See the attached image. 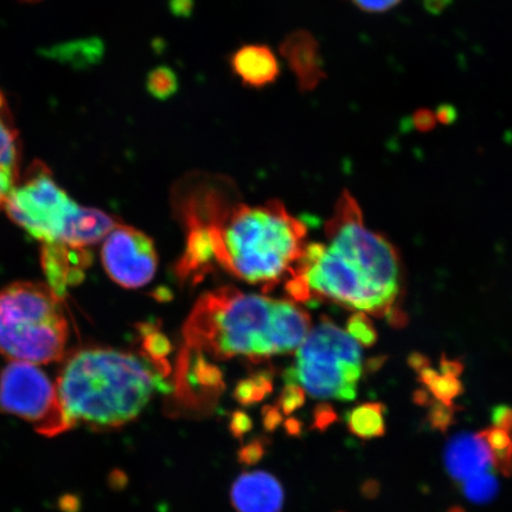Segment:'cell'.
Returning a JSON list of instances; mask_svg holds the SVG:
<instances>
[{
    "label": "cell",
    "instance_id": "cell-1",
    "mask_svg": "<svg viewBox=\"0 0 512 512\" xmlns=\"http://www.w3.org/2000/svg\"><path fill=\"white\" fill-rule=\"evenodd\" d=\"M187 248L178 270L198 278L216 262L245 283L268 290L290 277L305 251V224L283 203H228L219 189L192 191L182 201Z\"/></svg>",
    "mask_w": 512,
    "mask_h": 512
},
{
    "label": "cell",
    "instance_id": "cell-2",
    "mask_svg": "<svg viewBox=\"0 0 512 512\" xmlns=\"http://www.w3.org/2000/svg\"><path fill=\"white\" fill-rule=\"evenodd\" d=\"M322 242L307 243L288 277L294 302L325 299L356 313L389 318L401 296L398 252L364 223L355 198L344 191L325 226Z\"/></svg>",
    "mask_w": 512,
    "mask_h": 512
},
{
    "label": "cell",
    "instance_id": "cell-3",
    "mask_svg": "<svg viewBox=\"0 0 512 512\" xmlns=\"http://www.w3.org/2000/svg\"><path fill=\"white\" fill-rule=\"evenodd\" d=\"M311 328L310 316L296 303L222 287L198 300L183 336L188 350L260 361L297 350Z\"/></svg>",
    "mask_w": 512,
    "mask_h": 512
},
{
    "label": "cell",
    "instance_id": "cell-4",
    "mask_svg": "<svg viewBox=\"0 0 512 512\" xmlns=\"http://www.w3.org/2000/svg\"><path fill=\"white\" fill-rule=\"evenodd\" d=\"M169 370L133 352L83 349L64 363L56 387L74 426L112 430L138 418L156 390L169 392Z\"/></svg>",
    "mask_w": 512,
    "mask_h": 512
},
{
    "label": "cell",
    "instance_id": "cell-5",
    "mask_svg": "<svg viewBox=\"0 0 512 512\" xmlns=\"http://www.w3.org/2000/svg\"><path fill=\"white\" fill-rule=\"evenodd\" d=\"M68 335L61 299L48 285L21 281L0 291V355L37 366L60 361Z\"/></svg>",
    "mask_w": 512,
    "mask_h": 512
},
{
    "label": "cell",
    "instance_id": "cell-6",
    "mask_svg": "<svg viewBox=\"0 0 512 512\" xmlns=\"http://www.w3.org/2000/svg\"><path fill=\"white\" fill-rule=\"evenodd\" d=\"M3 208L12 221L43 245L66 243L86 248L101 232L98 209L79 206L40 165L16 184Z\"/></svg>",
    "mask_w": 512,
    "mask_h": 512
},
{
    "label": "cell",
    "instance_id": "cell-7",
    "mask_svg": "<svg viewBox=\"0 0 512 512\" xmlns=\"http://www.w3.org/2000/svg\"><path fill=\"white\" fill-rule=\"evenodd\" d=\"M364 345L328 318L313 326L286 371V383L298 384L316 399L352 401L363 374Z\"/></svg>",
    "mask_w": 512,
    "mask_h": 512
},
{
    "label": "cell",
    "instance_id": "cell-8",
    "mask_svg": "<svg viewBox=\"0 0 512 512\" xmlns=\"http://www.w3.org/2000/svg\"><path fill=\"white\" fill-rule=\"evenodd\" d=\"M0 411L15 415L46 437L74 427L56 384L37 364L12 361L0 374Z\"/></svg>",
    "mask_w": 512,
    "mask_h": 512
},
{
    "label": "cell",
    "instance_id": "cell-9",
    "mask_svg": "<svg viewBox=\"0 0 512 512\" xmlns=\"http://www.w3.org/2000/svg\"><path fill=\"white\" fill-rule=\"evenodd\" d=\"M102 264L114 283L139 288L155 278L158 254L155 243L137 228L115 227L104 240Z\"/></svg>",
    "mask_w": 512,
    "mask_h": 512
},
{
    "label": "cell",
    "instance_id": "cell-10",
    "mask_svg": "<svg viewBox=\"0 0 512 512\" xmlns=\"http://www.w3.org/2000/svg\"><path fill=\"white\" fill-rule=\"evenodd\" d=\"M279 53L296 76L300 93L316 91L328 78L320 44L311 31L297 29L288 32L280 43Z\"/></svg>",
    "mask_w": 512,
    "mask_h": 512
},
{
    "label": "cell",
    "instance_id": "cell-11",
    "mask_svg": "<svg viewBox=\"0 0 512 512\" xmlns=\"http://www.w3.org/2000/svg\"><path fill=\"white\" fill-rule=\"evenodd\" d=\"M41 260L48 287L62 299L70 287L85 279L92 256L88 248L69 246L66 243H49L43 245Z\"/></svg>",
    "mask_w": 512,
    "mask_h": 512
},
{
    "label": "cell",
    "instance_id": "cell-12",
    "mask_svg": "<svg viewBox=\"0 0 512 512\" xmlns=\"http://www.w3.org/2000/svg\"><path fill=\"white\" fill-rule=\"evenodd\" d=\"M230 72L247 88L265 89L281 75V64L275 51L265 43H246L227 57Z\"/></svg>",
    "mask_w": 512,
    "mask_h": 512
},
{
    "label": "cell",
    "instance_id": "cell-13",
    "mask_svg": "<svg viewBox=\"0 0 512 512\" xmlns=\"http://www.w3.org/2000/svg\"><path fill=\"white\" fill-rule=\"evenodd\" d=\"M230 501L238 512H281L285 492L271 473L247 472L235 480Z\"/></svg>",
    "mask_w": 512,
    "mask_h": 512
},
{
    "label": "cell",
    "instance_id": "cell-14",
    "mask_svg": "<svg viewBox=\"0 0 512 512\" xmlns=\"http://www.w3.org/2000/svg\"><path fill=\"white\" fill-rule=\"evenodd\" d=\"M18 133L8 101L0 92V207L8 200L18 181L19 170Z\"/></svg>",
    "mask_w": 512,
    "mask_h": 512
},
{
    "label": "cell",
    "instance_id": "cell-15",
    "mask_svg": "<svg viewBox=\"0 0 512 512\" xmlns=\"http://www.w3.org/2000/svg\"><path fill=\"white\" fill-rule=\"evenodd\" d=\"M386 413L387 406L381 402L362 403L348 412V430L364 440L381 438L387 432Z\"/></svg>",
    "mask_w": 512,
    "mask_h": 512
},
{
    "label": "cell",
    "instance_id": "cell-16",
    "mask_svg": "<svg viewBox=\"0 0 512 512\" xmlns=\"http://www.w3.org/2000/svg\"><path fill=\"white\" fill-rule=\"evenodd\" d=\"M476 440V438H475ZM475 440L463 439L454 444L448 454V464H450L453 473L457 477L475 475L476 472L483 469L488 463L490 454L488 448L479 447Z\"/></svg>",
    "mask_w": 512,
    "mask_h": 512
},
{
    "label": "cell",
    "instance_id": "cell-17",
    "mask_svg": "<svg viewBox=\"0 0 512 512\" xmlns=\"http://www.w3.org/2000/svg\"><path fill=\"white\" fill-rule=\"evenodd\" d=\"M476 437L488 447L491 463L504 477H512V435L495 426L484 428Z\"/></svg>",
    "mask_w": 512,
    "mask_h": 512
},
{
    "label": "cell",
    "instance_id": "cell-18",
    "mask_svg": "<svg viewBox=\"0 0 512 512\" xmlns=\"http://www.w3.org/2000/svg\"><path fill=\"white\" fill-rule=\"evenodd\" d=\"M272 380L267 374L255 375L252 379L243 380L234 392V398L242 406H253L272 392Z\"/></svg>",
    "mask_w": 512,
    "mask_h": 512
},
{
    "label": "cell",
    "instance_id": "cell-19",
    "mask_svg": "<svg viewBox=\"0 0 512 512\" xmlns=\"http://www.w3.org/2000/svg\"><path fill=\"white\" fill-rule=\"evenodd\" d=\"M146 88L153 98L168 100L178 92V76L170 67H157L147 76Z\"/></svg>",
    "mask_w": 512,
    "mask_h": 512
},
{
    "label": "cell",
    "instance_id": "cell-20",
    "mask_svg": "<svg viewBox=\"0 0 512 512\" xmlns=\"http://www.w3.org/2000/svg\"><path fill=\"white\" fill-rule=\"evenodd\" d=\"M459 407L448 406L445 403L435 400L431 407H428L426 420L432 431L447 433L456 424V414Z\"/></svg>",
    "mask_w": 512,
    "mask_h": 512
},
{
    "label": "cell",
    "instance_id": "cell-21",
    "mask_svg": "<svg viewBox=\"0 0 512 512\" xmlns=\"http://www.w3.org/2000/svg\"><path fill=\"white\" fill-rule=\"evenodd\" d=\"M427 387L435 400L443 402L448 406H454V399L464 394L463 383L460 382L457 377L453 376H438L437 379Z\"/></svg>",
    "mask_w": 512,
    "mask_h": 512
},
{
    "label": "cell",
    "instance_id": "cell-22",
    "mask_svg": "<svg viewBox=\"0 0 512 512\" xmlns=\"http://www.w3.org/2000/svg\"><path fill=\"white\" fill-rule=\"evenodd\" d=\"M305 403V390L294 383H286V387L281 393L278 408L280 412L286 415H290L299 408H302Z\"/></svg>",
    "mask_w": 512,
    "mask_h": 512
},
{
    "label": "cell",
    "instance_id": "cell-23",
    "mask_svg": "<svg viewBox=\"0 0 512 512\" xmlns=\"http://www.w3.org/2000/svg\"><path fill=\"white\" fill-rule=\"evenodd\" d=\"M348 2L367 14H384L396 8L402 0H348Z\"/></svg>",
    "mask_w": 512,
    "mask_h": 512
},
{
    "label": "cell",
    "instance_id": "cell-24",
    "mask_svg": "<svg viewBox=\"0 0 512 512\" xmlns=\"http://www.w3.org/2000/svg\"><path fill=\"white\" fill-rule=\"evenodd\" d=\"M266 453V443L264 440L255 439L243 446L239 451V462L246 465L259 463Z\"/></svg>",
    "mask_w": 512,
    "mask_h": 512
},
{
    "label": "cell",
    "instance_id": "cell-25",
    "mask_svg": "<svg viewBox=\"0 0 512 512\" xmlns=\"http://www.w3.org/2000/svg\"><path fill=\"white\" fill-rule=\"evenodd\" d=\"M494 482L491 478L478 477L472 478L469 486H467V494L476 501H485L486 498L491 497L494 492Z\"/></svg>",
    "mask_w": 512,
    "mask_h": 512
},
{
    "label": "cell",
    "instance_id": "cell-26",
    "mask_svg": "<svg viewBox=\"0 0 512 512\" xmlns=\"http://www.w3.org/2000/svg\"><path fill=\"white\" fill-rule=\"evenodd\" d=\"M491 421L495 427L502 428L512 435V407L498 405L491 409Z\"/></svg>",
    "mask_w": 512,
    "mask_h": 512
},
{
    "label": "cell",
    "instance_id": "cell-27",
    "mask_svg": "<svg viewBox=\"0 0 512 512\" xmlns=\"http://www.w3.org/2000/svg\"><path fill=\"white\" fill-rule=\"evenodd\" d=\"M252 427V419L245 412H235L230 418L229 431L235 438L241 439L243 435L252 430Z\"/></svg>",
    "mask_w": 512,
    "mask_h": 512
},
{
    "label": "cell",
    "instance_id": "cell-28",
    "mask_svg": "<svg viewBox=\"0 0 512 512\" xmlns=\"http://www.w3.org/2000/svg\"><path fill=\"white\" fill-rule=\"evenodd\" d=\"M413 120L415 126L418 127L420 131H430L435 124H437L435 114L430 110H426V108H421V110L416 111Z\"/></svg>",
    "mask_w": 512,
    "mask_h": 512
},
{
    "label": "cell",
    "instance_id": "cell-29",
    "mask_svg": "<svg viewBox=\"0 0 512 512\" xmlns=\"http://www.w3.org/2000/svg\"><path fill=\"white\" fill-rule=\"evenodd\" d=\"M337 420V415L329 406H320L315 413V427L320 431L325 430L326 427L334 424Z\"/></svg>",
    "mask_w": 512,
    "mask_h": 512
},
{
    "label": "cell",
    "instance_id": "cell-30",
    "mask_svg": "<svg viewBox=\"0 0 512 512\" xmlns=\"http://www.w3.org/2000/svg\"><path fill=\"white\" fill-rule=\"evenodd\" d=\"M262 422L266 430L272 432L283 422V414L278 407H265L262 411Z\"/></svg>",
    "mask_w": 512,
    "mask_h": 512
},
{
    "label": "cell",
    "instance_id": "cell-31",
    "mask_svg": "<svg viewBox=\"0 0 512 512\" xmlns=\"http://www.w3.org/2000/svg\"><path fill=\"white\" fill-rule=\"evenodd\" d=\"M170 9L177 17L188 18L194 10V0H171Z\"/></svg>",
    "mask_w": 512,
    "mask_h": 512
},
{
    "label": "cell",
    "instance_id": "cell-32",
    "mask_svg": "<svg viewBox=\"0 0 512 512\" xmlns=\"http://www.w3.org/2000/svg\"><path fill=\"white\" fill-rule=\"evenodd\" d=\"M434 401L435 400L432 398L430 390L425 388L415 390L413 393V402L416 406L428 408L432 406Z\"/></svg>",
    "mask_w": 512,
    "mask_h": 512
},
{
    "label": "cell",
    "instance_id": "cell-33",
    "mask_svg": "<svg viewBox=\"0 0 512 512\" xmlns=\"http://www.w3.org/2000/svg\"><path fill=\"white\" fill-rule=\"evenodd\" d=\"M440 370L444 375L458 377L462 375L464 366L458 361L443 360L440 363Z\"/></svg>",
    "mask_w": 512,
    "mask_h": 512
},
{
    "label": "cell",
    "instance_id": "cell-34",
    "mask_svg": "<svg viewBox=\"0 0 512 512\" xmlns=\"http://www.w3.org/2000/svg\"><path fill=\"white\" fill-rule=\"evenodd\" d=\"M452 2L453 0H424V5L426 11L430 12V14L440 15Z\"/></svg>",
    "mask_w": 512,
    "mask_h": 512
},
{
    "label": "cell",
    "instance_id": "cell-35",
    "mask_svg": "<svg viewBox=\"0 0 512 512\" xmlns=\"http://www.w3.org/2000/svg\"><path fill=\"white\" fill-rule=\"evenodd\" d=\"M435 117H437L441 123H452V121L456 119V108L451 105L440 106Z\"/></svg>",
    "mask_w": 512,
    "mask_h": 512
},
{
    "label": "cell",
    "instance_id": "cell-36",
    "mask_svg": "<svg viewBox=\"0 0 512 512\" xmlns=\"http://www.w3.org/2000/svg\"><path fill=\"white\" fill-rule=\"evenodd\" d=\"M362 494L369 499H373L380 494V483L370 479L362 486Z\"/></svg>",
    "mask_w": 512,
    "mask_h": 512
},
{
    "label": "cell",
    "instance_id": "cell-37",
    "mask_svg": "<svg viewBox=\"0 0 512 512\" xmlns=\"http://www.w3.org/2000/svg\"><path fill=\"white\" fill-rule=\"evenodd\" d=\"M409 366H411L416 371H421L422 369L430 366V362H428L425 356L415 354L409 358Z\"/></svg>",
    "mask_w": 512,
    "mask_h": 512
},
{
    "label": "cell",
    "instance_id": "cell-38",
    "mask_svg": "<svg viewBox=\"0 0 512 512\" xmlns=\"http://www.w3.org/2000/svg\"><path fill=\"white\" fill-rule=\"evenodd\" d=\"M286 427L287 431L292 435H297L299 434L300 430H302V426H300L299 422L293 419L287 421Z\"/></svg>",
    "mask_w": 512,
    "mask_h": 512
},
{
    "label": "cell",
    "instance_id": "cell-39",
    "mask_svg": "<svg viewBox=\"0 0 512 512\" xmlns=\"http://www.w3.org/2000/svg\"><path fill=\"white\" fill-rule=\"evenodd\" d=\"M446 512H467L463 507H460V505H452L451 508H448Z\"/></svg>",
    "mask_w": 512,
    "mask_h": 512
},
{
    "label": "cell",
    "instance_id": "cell-40",
    "mask_svg": "<svg viewBox=\"0 0 512 512\" xmlns=\"http://www.w3.org/2000/svg\"><path fill=\"white\" fill-rule=\"evenodd\" d=\"M27 2H40V0H27Z\"/></svg>",
    "mask_w": 512,
    "mask_h": 512
}]
</instances>
